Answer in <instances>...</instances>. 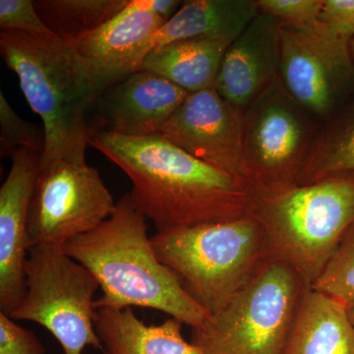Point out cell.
I'll return each mask as SVG.
<instances>
[{
	"label": "cell",
	"instance_id": "12",
	"mask_svg": "<svg viewBox=\"0 0 354 354\" xmlns=\"http://www.w3.org/2000/svg\"><path fill=\"white\" fill-rule=\"evenodd\" d=\"M0 188V312L9 315L26 292L29 254L28 211L38 177L41 153L21 149Z\"/></svg>",
	"mask_w": 354,
	"mask_h": 354
},
{
	"label": "cell",
	"instance_id": "30",
	"mask_svg": "<svg viewBox=\"0 0 354 354\" xmlns=\"http://www.w3.org/2000/svg\"><path fill=\"white\" fill-rule=\"evenodd\" d=\"M351 55H353V57L354 59V39L353 41H351Z\"/></svg>",
	"mask_w": 354,
	"mask_h": 354
},
{
	"label": "cell",
	"instance_id": "6",
	"mask_svg": "<svg viewBox=\"0 0 354 354\" xmlns=\"http://www.w3.org/2000/svg\"><path fill=\"white\" fill-rule=\"evenodd\" d=\"M309 286L283 263L265 260L218 311L193 328L202 354H283Z\"/></svg>",
	"mask_w": 354,
	"mask_h": 354
},
{
	"label": "cell",
	"instance_id": "2",
	"mask_svg": "<svg viewBox=\"0 0 354 354\" xmlns=\"http://www.w3.org/2000/svg\"><path fill=\"white\" fill-rule=\"evenodd\" d=\"M147 218L131 193L116 203L108 220L66 242L69 257L92 272L102 291L95 309L137 306L164 312L191 329L209 313L186 292L156 255Z\"/></svg>",
	"mask_w": 354,
	"mask_h": 354
},
{
	"label": "cell",
	"instance_id": "18",
	"mask_svg": "<svg viewBox=\"0 0 354 354\" xmlns=\"http://www.w3.org/2000/svg\"><path fill=\"white\" fill-rule=\"evenodd\" d=\"M283 354H354V326L348 308L309 288Z\"/></svg>",
	"mask_w": 354,
	"mask_h": 354
},
{
	"label": "cell",
	"instance_id": "28",
	"mask_svg": "<svg viewBox=\"0 0 354 354\" xmlns=\"http://www.w3.org/2000/svg\"><path fill=\"white\" fill-rule=\"evenodd\" d=\"M183 1L177 0H138L139 6L146 10L158 14L165 20L171 19Z\"/></svg>",
	"mask_w": 354,
	"mask_h": 354
},
{
	"label": "cell",
	"instance_id": "25",
	"mask_svg": "<svg viewBox=\"0 0 354 354\" xmlns=\"http://www.w3.org/2000/svg\"><path fill=\"white\" fill-rule=\"evenodd\" d=\"M259 12L285 23H307L318 19L323 0H257Z\"/></svg>",
	"mask_w": 354,
	"mask_h": 354
},
{
	"label": "cell",
	"instance_id": "9",
	"mask_svg": "<svg viewBox=\"0 0 354 354\" xmlns=\"http://www.w3.org/2000/svg\"><path fill=\"white\" fill-rule=\"evenodd\" d=\"M351 41L330 31L318 19L281 22L279 80L288 94L322 125L354 97Z\"/></svg>",
	"mask_w": 354,
	"mask_h": 354
},
{
	"label": "cell",
	"instance_id": "3",
	"mask_svg": "<svg viewBox=\"0 0 354 354\" xmlns=\"http://www.w3.org/2000/svg\"><path fill=\"white\" fill-rule=\"evenodd\" d=\"M0 53L43 120L41 164L86 160L93 134L88 116L101 91L72 44L55 35L1 30Z\"/></svg>",
	"mask_w": 354,
	"mask_h": 354
},
{
	"label": "cell",
	"instance_id": "15",
	"mask_svg": "<svg viewBox=\"0 0 354 354\" xmlns=\"http://www.w3.org/2000/svg\"><path fill=\"white\" fill-rule=\"evenodd\" d=\"M281 53V22L259 12L225 51L216 92L243 113L279 76Z\"/></svg>",
	"mask_w": 354,
	"mask_h": 354
},
{
	"label": "cell",
	"instance_id": "26",
	"mask_svg": "<svg viewBox=\"0 0 354 354\" xmlns=\"http://www.w3.org/2000/svg\"><path fill=\"white\" fill-rule=\"evenodd\" d=\"M0 354H46L37 335L0 312Z\"/></svg>",
	"mask_w": 354,
	"mask_h": 354
},
{
	"label": "cell",
	"instance_id": "13",
	"mask_svg": "<svg viewBox=\"0 0 354 354\" xmlns=\"http://www.w3.org/2000/svg\"><path fill=\"white\" fill-rule=\"evenodd\" d=\"M165 22L129 0L113 19L71 44L102 93L141 70L151 39Z\"/></svg>",
	"mask_w": 354,
	"mask_h": 354
},
{
	"label": "cell",
	"instance_id": "29",
	"mask_svg": "<svg viewBox=\"0 0 354 354\" xmlns=\"http://www.w3.org/2000/svg\"><path fill=\"white\" fill-rule=\"evenodd\" d=\"M348 310V314L349 317H351V322H353L354 326V307L353 308H349Z\"/></svg>",
	"mask_w": 354,
	"mask_h": 354
},
{
	"label": "cell",
	"instance_id": "1",
	"mask_svg": "<svg viewBox=\"0 0 354 354\" xmlns=\"http://www.w3.org/2000/svg\"><path fill=\"white\" fill-rule=\"evenodd\" d=\"M88 146L129 177L130 193L157 232L236 220L250 212V186L193 157L162 135L94 132Z\"/></svg>",
	"mask_w": 354,
	"mask_h": 354
},
{
	"label": "cell",
	"instance_id": "5",
	"mask_svg": "<svg viewBox=\"0 0 354 354\" xmlns=\"http://www.w3.org/2000/svg\"><path fill=\"white\" fill-rule=\"evenodd\" d=\"M158 260L209 314L227 304L266 259L264 234L251 214L151 237Z\"/></svg>",
	"mask_w": 354,
	"mask_h": 354
},
{
	"label": "cell",
	"instance_id": "16",
	"mask_svg": "<svg viewBox=\"0 0 354 354\" xmlns=\"http://www.w3.org/2000/svg\"><path fill=\"white\" fill-rule=\"evenodd\" d=\"M258 14L257 0L183 1L171 19L153 35L148 53L185 39H215L232 44Z\"/></svg>",
	"mask_w": 354,
	"mask_h": 354
},
{
	"label": "cell",
	"instance_id": "10",
	"mask_svg": "<svg viewBox=\"0 0 354 354\" xmlns=\"http://www.w3.org/2000/svg\"><path fill=\"white\" fill-rule=\"evenodd\" d=\"M115 207L99 171L86 160L41 162L28 211L29 248L64 246L99 227Z\"/></svg>",
	"mask_w": 354,
	"mask_h": 354
},
{
	"label": "cell",
	"instance_id": "14",
	"mask_svg": "<svg viewBox=\"0 0 354 354\" xmlns=\"http://www.w3.org/2000/svg\"><path fill=\"white\" fill-rule=\"evenodd\" d=\"M189 93L164 77L140 70L102 91L95 102L94 132L127 137L158 134Z\"/></svg>",
	"mask_w": 354,
	"mask_h": 354
},
{
	"label": "cell",
	"instance_id": "7",
	"mask_svg": "<svg viewBox=\"0 0 354 354\" xmlns=\"http://www.w3.org/2000/svg\"><path fill=\"white\" fill-rule=\"evenodd\" d=\"M26 292L9 317L46 328L62 354H83L87 346L102 351L95 326L94 295L100 288L92 272L69 257L62 246L30 249L25 266Z\"/></svg>",
	"mask_w": 354,
	"mask_h": 354
},
{
	"label": "cell",
	"instance_id": "27",
	"mask_svg": "<svg viewBox=\"0 0 354 354\" xmlns=\"http://www.w3.org/2000/svg\"><path fill=\"white\" fill-rule=\"evenodd\" d=\"M318 20L334 34L353 41L354 0H323Z\"/></svg>",
	"mask_w": 354,
	"mask_h": 354
},
{
	"label": "cell",
	"instance_id": "19",
	"mask_svg": "<svg viewBox=\"0 0 354 354\" xmlns=\"http://www.w3.org/2000/svg\"><path fill=\"white\" fill-rule=\"evenodd\" d=\"M230 44L193 39L165 44L150 51L141 70L164 77L189 94L215 88L223 55Z\"/></svg>",
	"mask_w": 354,
	"mask_h": 354
},
{
	"label": "cell",
	"instance_id": "22",
	"mask_svg": "<svg viewBox=\"0 0 354 354\" xmlns=\"http://www.w3.org/2000/svg\"><path fill=\"white\" fill-rule=\"evenodd\" d=\"M311 288L341 302L348 309L354 307V225Z\"/></svg>",
	"mask_w": 354,
	"mask_h": 354
},
{
	"label": "cell",
	"instance_id": "8",
	"mask_svg": "<svg viewBox=\"0 0 354 354\" xmlns=\"http://www.w3.org/2000/svg\"><path fill=\"white\" fill-rule=\"evenodd\" d=\"M244 181L255 193L297 185L323 125L279 77L242 113Z\"/></svg>",
	"mask_w": 354,
	"mask_h": 354
},
{
	"label": "cell",
	"instance_id": "23",
	"mask_svg": "<svg viewBox=\"0 0 354 354\" xmlns=\"http://www.w3.org/2000/svg\"><path fill=\"white\" fill-rule=\"evenodd\" d=\"M46 145V135L34 123L23 120L11 108L0 91V155L12 158L21 149L41 153Z\"/></svg>",
	"mask_w": 354,
	"mask_h": 354
},
{
	"label": "cell",
	"instance_id": "11",
	"mask_svg": "<svg viewBox=\"0 0 354 354\" xmlns=\"http://www.w3.org/2000/svg\"><path fill=\"white\" fill-rule=\"evenodd\" d=\"M158 134L198 160L245 183L243 115L215 88L188 95Z\"/></svg>",
	"mask_w": 354,
	"mask_h": 354
},
{
	"label": "cell",
	"instance_id": "17",
	"mask_svg": "<svg viewBox=\"0 0 354 354\" xmlns=\"http://www.w3.org/2000/svg\"><path fill=\"white\" fill-rule=\"evenodd\" d=\"M183 325L174 318L160 325H146L131 307L100 308L95 314L104 354H202L183 339Z\"/></svg>",
	"mask_w": 354,
	"mask_h": 354
},
{
	"label": "cell",
	"instance_id": "21",
	"mask_svg": "<svg viewBox=\"0 0 354 354\" xmlns=\"http://www.w3.org/2000/svg\"><path fill=\"white\" fill-rule=\"evenodd\" d=\"M129 0H37L35 7L44 25L58 38L72 44L113 19Z\"/></svg>",
	"mask_w": 354,
	"mask_h": 354
},
{
	"label": "cell",
	"instance_id": "4",
	"mask_svg": "<svg viewBox=\"0 0 354 354\" xmlns=\"http://www.w3.org/2000/svg\"><path fill=\"white\" fill-rule=\"evenodd\" d=\"M249 214L262 227L266 259L288 265L311 288L354 225V176L254 192Z\"/></svg>",
	"mask_w": 354,
	"mask_h": 354
},
{
	"label": "cell",
	"instance_id": "24",
	"mask_svg": "<svg viewBox=\"0 0 354 354\" xmlns=\"http://www.w3.org/2000/svg\"><path fill=\"white\" fill-rule=\"evenodd\" d=\"M0 28L31 34L55 35L44 25L31 0H0Z\"/></svg>",
	"mask_w": 354,
	"mask_h": 354
},
{
	"label": "cell",
	"instance_id": "20",
	"mask_svg": "<svg viewBox=\"0 0 354 354\" xmlns=\"http://www.w3.org/2000/svg\"><path fill=\"white\" fill-rule=\"evenodd\" d=\"M354 176V97L321 128L297 185Z\"/></svg>",
	"mask_w": 354,
	"mask_h": 354
}]
</instances>
